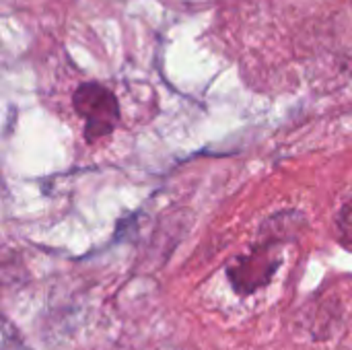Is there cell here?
I'll return each instance as SVG.
<instances>
[{
  "instance_id": "obj_1",
  "label": "cell",
  "mask_w": 352,
  "mask_h": 350,
  "mask_svg": "<svg viewBox=\"0 0 352 350\" xmlns=\"http://www.w3.org/2000/svg\"><path fill=\"white\" fill-rule=\"evenodd\" d=\"M74 111L85 120V138L95 142L116 130L120 105L116 95L99 83H82L72 95Z\"/></svg>"
},
{
  "instance_id": "obj_2",
  "label": "cell",
  "mask_w": 352,
  "mask_h": 350,
  "mask_svg": "<svg viewBox=\"0 0 352 350\" xmlns=\"http://www.w3.org/2000/svg\"><path fill=\"white\" fill-rule=\"evenodd\" d=\"M274 245L276 243L272 241H260V245H256L248 256H239L233 264H229V281L237 293L250 295L270 283L280 266Z\"/></svg>"
},
{
  "instance_id": "obj_3",
  "label": "cell",
  "mask_w": 352,
  "mask_h": 350,
  "mask_svg": "<svg viewBox=\"0 0 352 350\" xmlns=\"http://www.w3.org/2000/svg\"><path fill=\"white\" fill-rule=\"evenodd\" d=\"M340 233L346 243H352V204L344 206V210L340 215Z\"/></svg>"
}]
</instances>
